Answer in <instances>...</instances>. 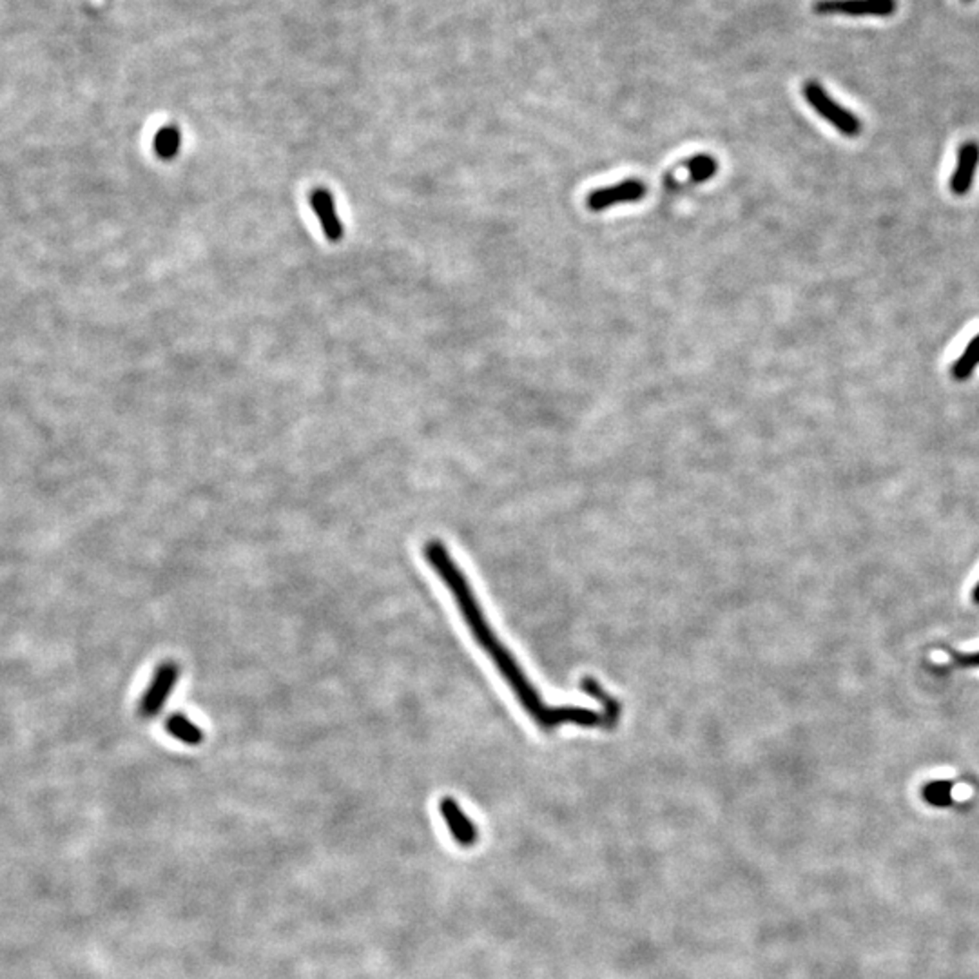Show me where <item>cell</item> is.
I'll use <instances>...</instances> for the list:
<instances>
[{
    "label": "cell",
    "mask_w": 979,
    "mask_h": 979,
    "mask_svg": "<svg viewBox=\"0 0 979 979\" xmlns=\"http://www.w3.org/2000/svg\"><path fill=\"white\" fill-rule=\"evenodd\" d=\"M972 597H974V603H977V604H979V582H977V586L974 587V594H972Z\"/></svg>",
    "instance_id": "cell-15"
},
{
    "label": "cell",
    "mask_w": 979,
    "mask_h": 979,
    "mask_svg": "<svg viewBox=\"0 0 979 979\" xmlns=\"http://www.w3.org/2000/svg\"><path fill=\"white\" fill-rule=\"evenodd\" d=\"M684 167L688 169L690 173V178L692 182L695 183H700V182H708L709 178H713L718 171V164L713 157L709 155H697L690 160L684 162Z\"/></svg>",
    "instance_id": "cell-12"
},
{
    "label": "cell",
    "mask_w": 979,
    "mask_h": 979,
    "mask_svg": "<svg viewBox=\"0 0 979 979\" xmlns=\"http://www.w3.org/2000/svg\"><path fill=\"white\" fill-rule=\"evenodd\" d=\"M648 187L643 180L639 178H627L617 185H611V187H603V189H597L594 192L587 194L586 198V206L590 211L594 213H601V211H606L613 206H619V204H629V202H639L644 198Z\"/></svg>",
    "instance_id": "cell-5"
},
{
    "label": "cell",
    "mask_w": 979,
    "mask_h": 979,
    "mask_svg": "<svg viewBox=\"0 0 979 979\" xmlns=\"http://www.w3.org/2000/svg\"><path fill=\"white\" fill-rule=\"evenodd\" d=\"M182 145V134L176 127H164L155 136V151L160 158L171 160L178 155Z\"/></svg>",
    "instance_id": "cell-11"
},
{
    "label": "cell",
    "mask_w": 979,
    "mask_h": 979,
    "mask_svg": "<svg viewBox=\"0 0 979 979\" xmlns=\"http://www.w3.org/2000/svg\"><path fill=\"white\" fill-rule=\"evenodd\" d=\"M439 813L443 816L449 830L452 832L454 840L463 846L470 847L477 842V827L475 823L465 814V811L459 807V804L447 797L439 802Z\"/></svg>",
    "instance_id": "cell-6"
},
{
    "label": "cell",
    "mask_w": 979,
    "mask_h": 979,
    "mask_svg": "<svg viewBox=\"0 0 979 979\" xmlns=\"http://www.w3.org/2000/svg\"><path fill=\"white\" fill-rule=\"evenodd\" d=\"M979 365V334L970 339L963 354L958 358V361L952 367V376L959 381L970 377L974 368Z\"/></svg>",
    "instance_id": "cell-10"
},
{
    "label": "cell",
    "mask_w": 979,
    "mask_h": 979,
    "mask_svg": "<svg viewBox=\"0 0 979 979\" xmlns=\"http://www.w3.org/2000/svg\"><path fill=\"white\" fill-rule=\"evenodd\" d=\"M178 676H180V668H178L176 662H171V660L162 662L155 669L150 685H147L145 693L142 695V699L138 702L140 718L150 720V718H155L162 711L166 700L169 699V695L174 690Z\"/></svg>",
    "instance_id": "cell-3"
},
{
    "label": "cell",
    "mask_w": 979,
    "mask_h": 979,
    "mask_svg": "<svg viewBox=\"0 0 979 979\" xmlns=\"http://www.w3.org/2000/svg\"><path fill=\"white\" fill-rule=\"evenodd\" d=\"M309 204H311L312 211L316 213L325 236L330 241H339L343 238V223L336 214V206H334L332 194L325 189H314L309 194Z\"/></svg>",
    "instance_id": "cell-7"
},
{
    "label": "cell",
    "mask_w": 979,
    "mask_h": 979,
    "mask_svg": "<svg viewBox=\"0 0 979 979\" xmlns=\"http://www.w3.org/2000/svg\"><path fill=\"white\" fill-rule=\"evenodd\" d=\"M802 93L805 101L809 102V106L821 118H825L832 127H837L842 134L854 138L862 133L860 118L849 109H846L844 106H840L837 101H832L829 93L818 82L814 80L805 82L802 87Z\"/></svg>",
    "instance_id": "cell-2"
},
{
    "label": "cell",
    "mask_w": 979,
    "mask_h": 979,
    "mask_svg": "<svg viewBox=\"0 0 979 979\" xmlns=\"http://www.w3.org/2000/svg\"><path fill=\"white\" fill-rule=\"evenodd\" d=\"M423 555H425V561L435 571V575L445 582L447 590L450 592L477 646L490 657V660H492V664L499 671L501 678L508 684V688L515 695L524 713L538 727L550 732L566 724L578 725V727H603V729H611L617 725V722L610 718L604 711H595V709L580 708V706H550L541 697V693L537 692L533 682L528 678L526 671L521 668L517 659L512 655V651L499 639L496 629L486 619L473 587L470 586L461 566L450 555L449 548L441 541H437V538H432V541L425 543Z\"/></svg>",
    "instance_id": "cell-1"
},
{
    "label": "cell",
    "mask_w": 979,
    "mask_h": 979,
    "mask_svg": "<svg viewBox=\"0 0 979 979\" xmlns=\"http://www.w3.org/2000/svg\"><path fill=\"white\" fill-rule=\"evenodd\" d=\"M818 15L849 17H891L896 13V0H818Z\"/></svg>",
    "instance_id": "cell-4"
},
{
    "label": "cell",
    "mask_w": 979,
    "mask_h": 979,
    "mask_svg": "<svg viewBox=\"0 0 979 979\" xmlns=\"http://www.w3.org/2000/svg\"><path fill=\"white\" fill-rule=\"evenodd\" d=\"M977 164H979V145L975 142L963 143L958 153L956 171L951 178V189L954 194L963 196L970 190Z\"/></svg>",
    "instance_id": "cell-8"
},
{
    "label": "cell",
    "mask_w": 979,
    "mask_h": 979,
    "mask_svg": "<svg viewBox=\"0 0 979 979\" xmlns=\"http://www.w3.org/2000/svg\"><path fill=\"white\" fill-rule=\"evenodd\" d=\"M952 788H954L952 781H947V780L933 781L923 789V797L928 804H933L936 807H947L952 804Z\"/></svg>",
    "instance_id": "cell-13"
},
{
    "label": "cell",
    "mask_w": 979,
    "mask_h": 979,
    "mask_svg": "<svg viewBox=\"0 0 979 979\" xmlns=\"http://www.w3.org/2000/svg\"><path fill=\"white\" fill-rule=\"evenodd\" d=\"M164 727L173 739H176L182 744L198 746L204 742V731L182 713L169 715L164 722Z\"/></svg>",
    "instance_id": "cell-9"
},
{
    "label": "cell",
    "mask_w": 979,
    "mask_h": 979,
    "mask_svg": "<svg viewBox=\"0 0 979 979\" xmlns=\"http://www.w3.org/2000/svg\"><path fill=\"white\" fill-rule=\"evenodd\" d=\"M954 660L958 666H963V668H979V653H974V655L954 653Z\"/></svg>",
    "instance_id": "cell-14"
}]
</instances>
